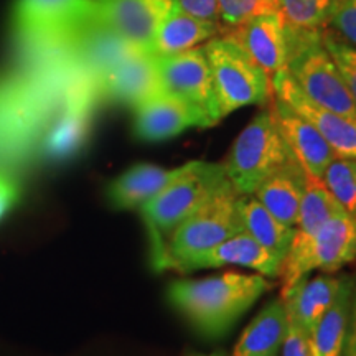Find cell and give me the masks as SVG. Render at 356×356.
<instances>
[{
	"label": "cell",
	"mask_w": 356,
	"mask_h": 356,
	"mask_svg": "<svg viewBox=\"0 0 356 356\" xmlns=\"http://www.w3.org/2000/svg\"><path fill=\"white\" fill-rule=\"evenodd\" d=\"M269 289L270 284L261 274L225 273L204 279L173 280L167 289V300L198 335L218 340Z\"/></svg>",
	"instance_id": "6da1fadb"
},
{
	"label": "cell",
	"mask_w": 356,
	"mask_h": 356,
	"mask_svg": "<svg viewBox=\"0 0 356 356\" xmlns=\"http://www.w3.org/2000/svg\"><path fill=\"white\" fill-rule=\"evenodd\" d=\"M239 195L226 181L197 211L180 222L155 254L150 256L154 270H177L197 259L211 248L244 231L238 208Z\"/></svg>",
	"instance_id": "7a4b0ae2"
},
{
	"label": "cell",
	"mask_w": 356,
	"mask_h": 356,
	"mask_svg": "<svg viewBox=\"0 0 356 356\" xmlns=\"http://www.w3.org/2000/svg\"><path fill=\"white\" fill-rule=\"evenodd\" d=\"M226 181L228 178L222 163L191 160L184 175L147 202L139 211L149 234L150 256L159 251L167 236L181 221L207 203Z\"/></svg>",
	"instance_id": "3957f363"
},
{
	"label": "cell",
	"mask_w": 356,
	"mask_h": 356,
	"mask_svg": "<svg viewBox=\"0 0 356 356\" xmlns=\"http://www.w3.org/2000/svg\"><path fill=\"white\" fill-rule=\"evenodd\" d=\"M322 32H297L286 29V71L309 99L333 113L356 119V101L325 48Z\"/></svg>",
	"instance_id": "277c9868"
},
{
	"label": "cell",
	"mask_w": 356,
	"mask_h": 356,
	"mask_svg": "<svg viewBox=\"0 0 356 356\" xmlns=\"http://www.w3.org/2000/svg\"><path fill=\"white\" fill-rule=\"evenodd\" d=\"M291 157L292 152L280 136L267 102L236 137L222 165L236 193L254 195L262 181Z\"/></svg>",
	"instance_id": "5b68a950"
},
{
	"label": "cell",
	"mask_w": 356,
	"mask_h": 356,
	"mask_svg": "<svg viewBox=\"0 0 356 356\" xmlns=\"http://www.w3.org/2000/svg\"><path fill=\"white\" fill-rule=\"evenodd\" d=\"M203 50L211 70L221 119L244 106L270 101L273 84L269 78L238 44L220 35L204 43Z\"/></svg>",
	"instance_id": "8992f818"
},
{
	"label": "cell",
	"mask_w": 356,
	"mask_h": 356,
	"mask_svg": "<svg viewBox=\"0 0 356 356\" xmlns=\"http://www.w3.org/2000/svg\"><path fill=\"white\" fill-rule=\"evenodd\" d=\"M356 259V218L341 211L309 238H293L279 277L282 286L310 275L312 270L335 273Z\"/></svg>",
	"instance_id": "52a82bcc"
},
{
	"label": "cell",
	"mask_w": 356,
	"mask_h": 356,
	"mask_svg": "<svg viewBox=\"0 0 356 356\" xmlns=\"http://www.w3.org/2000/svg\"><path fill=\"white\" fill-rule=\"evenodd\" d=\"M96 17L92 0H17L13 6L22 44H68L71 35Z\"/></svg>",
	"instance_id": "ba28073f"
},
{
	"label": "cell",
	"mask_w": 356,
	"mask_h": 356,
	"mask_svg": "<svg viewBox=\"0 0 356 356\" xmlns=\"http://www.w3.org/2000/svg\"><path fill=\"white\" fill-rule=\"evenodd\" d=\"M154 58L163 92L202 111L213 126L221 121L211 70L203 47L175 55H154Z\"/></svg>",
	"instance_id": "9c48e42d"
},
{
	"label": "cell",
	"mask_w": 356,
	"mask_h": 356,
	"mask_svg": "<svg viewBox=\"0 0 356 356\" xmlns=\"http://www.w3.org/2000/svg\"><path fill=\"white\" fill-rule=\"evenodd\" d=\"M221 37L238 44L273 83L286 70L287 33L277 12L257 13L236 25L222 26Z\"/></svg>",
	"instance_id": "30bf717a"
},
{
	"label": "cell",
	"mask_w": 356,
	"mask_h": 356,
	"mask_svg": "<svg viewBox=\"0 0 356 356\" xmlns=\"http://www.w3.org/2000/svg\"><path fill=\"white\" fill-rule=\"evenodd\" d=\"M102 24L134 50L150 53L163 17L175 0H92Z\"/></svg>",
	"instance_id": "8fae6325"
},
{
	"label": "cell",
	"mask_w": 356,
	"mask_h": 356,
	"mask_svg": "<svg viewBox=\"0 0 356 356\" xmlns=\"http://www.w3.org/2000/svg\"><path fill=\"white\" fill-rule=\"evenodd\" d=\"M270 84L273 95L287 102L293 111H297L317 129L337 157L356 159V119L333 113L309 99L286 70L280 71Z\"/></svg>",
	"instance_id": "7c38bea8"
},
{
	"label": "cell",
	"mask_w": 356,
	"mask_h": 356,
	"mask_svg": "<svg viewBox=\"0 0 356 356\" xmlns=\"http://www.w3.org/2000/svg\"><path fill=\"white\" fill-rule=\"evenodd\" d=\"M211 126V121L202 111L162 89L134 108V136L142 142L168 140L186 129Z\"/></svg>",
	"instance_id": "4fadbf2b"
},
{
	"label": "cell",
	"mask_w": 356,
	"mask_h": 356,
	"mask_svg": "<svg viewBox=\"0 0 356 356\" xmlns=\"http://www.w3.org/2000/svg\"><path fill=\"white\" fill-rule=\"evenodd\" d=\"M269 108L280 136L297 162L310 175L322 178L325 168L337 157L332 147L317 129L280 97L273 95Z\"/></svg>",
	"instance_id": "5bb4252c"
},
{
	"label": "cell",
	"mask_w": 356,
	"mask_h": 356,
	"mask_svg": "<svg viewBox=\"0 0 356 356\" xmlns=\"http://www.w3.org/2000/svg\"><path fill=\"white\" fill-rule=\"evenodd\" d=\"M99 96L108 101L136 108L160 91V81L152 53L134 50L119 61L97 84Z\"/></svg>",
	"instance_id": "9a60e30c"
},
{
	"label": "cell",
	"mask_w": 356,
	"mask_h": 356,
	"mask_svg": "<svg viewBox=\"0 0 356 356\" xmlns=\"http://www.w3.org/2000/svg\"><path fill=\"white\" fill-rule=\"evenodd\" d=\"M190 165L191 162L175 168H165L154 163H136L106 186L108 203L114 210H140L173 180L184 175Z\"/></svg>",
	"instance_id": "2e32d148"
},
{
	"label": "cell",
	"mask_w": 356,
	"mask_h": 356,
	"mask_svg": "<svg viewBox=\"0 0 356 356\" xmlns=\"http://www.w3.org/2000/svg\"><path fill=\"white\" fill-rule=\"evenodd\" d=\"M341 277L317 275V277L297 279L296 282L282 286L280 300L286 307L287 318L300 327L312 338L315 327L335 299Z\"/></svg>",
	"instance_id": "e0dca14e"
},
{
	"label": "cell",
	"mask_w": 356,
	"mask_h": 356,
	"mask_svg": "<svg viewBox=\"0 0 356 356\" xmlns=\"http://www.w3.org/2000/svg\"><path fill=\"white\" fill-rule=\"evenodd\" d=\"M222 266H239L256 270L264 277H277L280 274L282 261L269 252L264 246L248 234L246 231L231 236L211 248L197 259L190 261L181 273H191V270L208 269V267H222Z\"/></svg>",
	"instance_id": "ac0fdd59"
},
{
	"label": "cell",
	"mask_w": 356,
	"mask_h": 356,
	"mask_svg": "<svg viewBox=\"0 0 356 356\" xmlns=\"http://www.w3.org/2000/svg\"><path fill=\"white\" fill-rule=\"evenodd\" d=\"M222 25L203 20L190 13L175 0L170 10L163 17L150 53L152 55H175L191 48L203 47L211 38L220 37Z\"/></svg>",
	"instance_id": "d6986e66"
},
{
	"label": "cell",
	"mask_w": 356,
	"mask_h": 356,
	"mask_svg": "<svg viewBox=\"0 0 356 356\" xmlns=\"http://www.w3.org/2000/svg\"><path fill=\"white\" fill-rule=\"evenodd\" d=\"M304 186L305 172L292 155L282 167L262 181L252 197H256L257 202L279 221L296 228Z\"/></svg>",
	"instance_id": "ffe728a7"
},
{
	"label": "cell",
	"mask_w": 356,
	"mask_h": 356,
	"mask_svg": "<svg viewBox=\"0 0 356 356\" xmlns=\"http://www.w3.org/2000/svg\"><path fill=\"white\" fill-rule=\"evenodd\" d=\"M284 302L273 299L248 325L231 356H277L287 333Z\"/></svg>",
	"instance_id": "44dd1931"
},
{
	"label": "cell",
	"mask_w": 356,
	"mask_h": 356,
	"mask_svg": "<svg viewBox=\"0 0 356 356\" xmlns=\"http://www.w3.org/2000/svg\"><path fill=\"white\" fill-rule=\"evenodd\" d=\"M238 208L244 231L280 261L286 259L296 236V228L279 221L252 195H239Z\"/></svg>",
	"instance_id": "7402d4cb"
},
{
	"label": "cell",
	"mask_w": 356,
	"mask_h": 356,
	"mask_svg": "<svg viewBox=\"0 0 356 356\" xmlns=\"http://www.w3.org/2000/svg\"><path fill=\"white\" fill-rule=\"evenodd\" d=\"M355 279L343 275L340 287L332 305L320 318L314 333H312V346L314 356H341L343 353L346 328H348L351 297H353Z\"/></svg>",
	"instance_id": "603a6c76"
},
{
	"label": "cell",
	"mask_w": 356,
	"mask_h": 356,
	"mask_svg": "<svg viewBox=\"0 0 356 356\" xmlns=\"http://www.w3.org/2000/svg\"><path fill=\"white\" fill-rule=\"evenodd\" d=\"M341 211L345 210L333 198V195L327 188V185L323 184L322 178L305 172L304 195H302L299 216H297L296 225V236L293 238H309L325 221Z\"/></svg>",
	"instance_id": "cb8c5ba5"
},
{
	"label": "cell",
	"mask_w": 356,
	"mask_h": 356,
	"mask_svg": "<svg viewBox=\"0 0 356 356\" xmlns=\"http://www.w3.org/2000/svg\"><path fill=\"white\" fill-rule=\"evenodd\" d=\"M340 0H275L284 26L297 32H322Z\"/></svg>",
	"instance_id": "d4e9b609"
},
{
	"label": "cell",
	"mask_w": 356,
	"mask_h": 356,
	"mask_svg": "<svg viewBox=\"0 0 356 356\" xmlns=\"http://www.w3.org/2000/svg\"><path fill=\"white\" fill-rule=\"evenodd\" d=\"M322 180L345 213L356 218V159L335 157L325 168Z\"/></svg>",
	"instance_id": "484cf974"
},
{
	"label": "cell",
	"mask_w": 356,
	"mask_h": 356,
	"mask_svg": "<svg viewBox=\"0 0 356 356\" xmlns=\"http://www.w3.org/2000/svg\"><path fill=\"white\" fill-rule=\"evenodd\" d=\"M322 42L340 70L351 96L356 101V47L346 43L345 40L337 37L332 30L325 29L322 32Z\"/></svg>",
	"instance_id": "4316f807"
},
{
	"label": "cell",
	"mask_w": 356,
	"mask_h": 356,
	"mask_svg": "<svg viewBox=\"0 0 356 356\" xmlns=\"http://www.w3.org/2000/svg\"><path fill=\"white\" fill-rule=\"evenodd\" d=\"M218 7L222 26L236 25L257 13L277 12L275 0H218Z\"/></svg>",
	"instance_id": "83f0119b"
},
{
	"label": "cell",
	"mask_w": 356,
	"mask_h": 356,
	"mask_svg": "<svg viewBox=\"0 0 356 356\" xmlns=\"http://www.w3.org/2000/svg\"><path fill=\"white\" fill-rule=\"evenodd\" d=\"M327 29L356 47V0H340Z\"/></svg>",
	"instance_id": "f1b7e54d"
},
{
	"label": "cell",
	"mask_w": 356,
	"mask_h": 356,
	"mask_svg": "<svg viewBox=\"0 0 356 356\" xmlns=\"http://www.w3.org/2000/svg\"><path fill=\"white\" fill-rule=\"evenodd\" d=\"M284 356H314V346H312V338L297 327L296 323L289 320L287 333L282 343Z\"/></svg>",
	"instance_id": "f546056e"
},
{
	"label": "cell",
	"mask_w": 356,
	"mask_h": 356,
	"mask_svg": "<svg viewBox=\"0 0 356 356\" xmlns=\"http://www.w3.org/2000/svg\"><path fill=\"white\" fill-rule=\"evenodd\" d=\"M181 7L186 8L190 13L200 17L203 20L215 22L221 25L220 7H218V0H178Z\"/></svg>",
	"instance_id": "4dcf8cb0"
},
{
	"label": "cell",
	"mask_w": 356,
	"mask_h": 356,
	"mask_svg": "<svg viewBox=\"0 0 356 356\" xmlns=\"http://www.w3.org/2000/svg\"><path fill=\"white\" fill-rule=\"evenodd\" d=\"M19 200V188L10 177L0 173V218L10 210Z\"/></svg>",
	"instance_id": "1f68e13d"
},
{
	"label": "cell",
	"mask_w": 356,
	"mask_h": 356,
	"mask_svg": "<svg viewBox=\"0 0 356 356\" xmlns=\"http://www.w3.org/2000/svg\"><path fill=\"white\" fill-rule=\"evenodd\" d=\"M341 356H356V279L353 286V297H351L348 328H346L343 353H341Z\"/></svg>",
	"instance_id": "d6a6232c"
},
{
	"label": "cell",
	"mask_w": 356,
	"mask_h": 356,
	"mask_svg": "<svg viewBox=\"0 0 356 356\" xmlns=\"http://www.w3.org/2000/svg\"><path fill=\"white\" fill-rule=\"evenodd\" d=\"M191 356H225L222 353H211V355H191Z\"/></svg>",
	"instance_id": "836d02e7"
}]
</instances>
